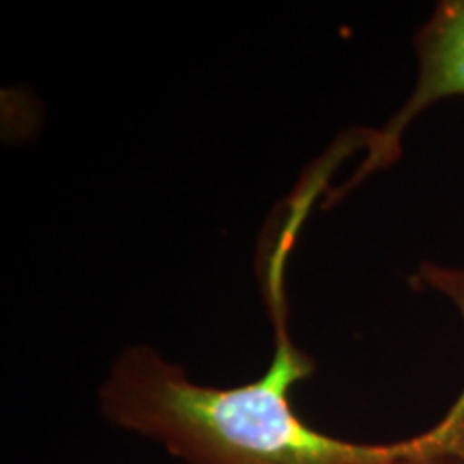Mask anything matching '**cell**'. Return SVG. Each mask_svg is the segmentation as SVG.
<instances>
[{"instance_id":"obj_3","label":"cell","mask_w":464,"mask_h":464,"mask_svg":"<svg viewBox=\"0 0 464 464\" xmlns=\"http://www.w3.org/2000/svg\"><path fill=\"white\" fill-rule=\"evenodd\" d=\"M355 464H464L458 450V421L450 413L437 426L415 439L396 440L379 458Z\"/></svg>"},{"instance_id":"obj_1","label":"cell","mask_w":464,"mask_h":464,"mask_svg":"<svg viewBox=\"0 0 464 464\" xmlns=\"http://www.w3.org/2000/svg\"><path fill=\"white\" fill-rule=\"evenodd\" d=\"M282 312L274 357L243 385H207L158 348H125L97 392L103 420L185 464H355L385 454L392 443L332 437L295 411V385L316 363L290 340Z\"/></svg>"},{"instance_id":"obj_2","label":"cell","mask_w":464,"mask_h":464,"mask_svg":"<svg viewBox=\"0 0 464 464\" xmlns=\"http://www.w3.org/2000/svg\"><path fill=\"white\" fill-rule=\"evenodd\" d=\"M417 80L409 100L385 127L365 144V160L344 189L362 183L370 174L396 164L402 138L417 116L437 102L464 97V0H443L415 37Z\"/></svg>"}]
</instances>
